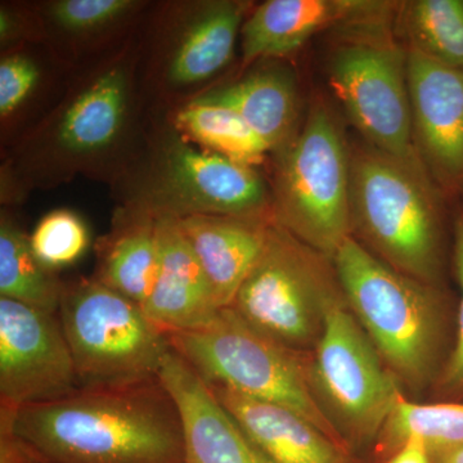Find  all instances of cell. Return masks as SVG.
<instances>
[{
    "mask_svg": "<svg viewBox=\"0 0 463 463\" xmlns=\"http://www.w3.org/2000/svg\"><path fill=\"white\" fill-rule=\"evenodd\" d=\"M14 429L51 463H185L181 416L158 379L20 408Z\"/></svg>",
    "mask_w": 463,
    "mask_h": 463,
    "instance_id": "1",
    "label": "cell"
},
{
    "mask_svg": "<svg viewBox=\"0 0 463 463\" xmlns=\"http://www.w3.org/2000/svg\"><path fill=\"white\" fill-rule=\"evenodd\" d=\"M446 194L419 157L364 141L350 156V231L371 254L417 281L439 286L446 263Z\"/></svg>",
    "mask_w": 463,
    "mask_h": 463,
    "instance_id": "2",
    "label": "cell"
},
{
    "mask_svg": "<svg viewBox=\"0 0 463 463\" xmlns=\"http://www.w3.org/2000/svg\"><path fill=\"white\" fill-rule=\"evenodd\" d=\"M332 264L347 307L399 383L417 392L437 381L446 343L440 288L398 272L352 236Z\"/></svg>",
    "mask_w": 463,
    "mask_h": 463,
    "instance_id": "3",
    "label": "cell"
},
{
    "mask_svg": "<svg viewBox=\"0 0 463 463\" xmlns=\"http://www.w3.org/2000/svg\"><path fill=\"white\" fill-rule=\"evenodd\" d=\"M138 61L127 45L75 79L56 109L21 142L20 163L29 181L99 172L118 155L133 128Z\"/></svg>",
    "mask_w": 463,
    "mask_h": 463,
    "instance_id": "4",
    "label": "cell"
},
{
    "mask_svg": "<svg viewBox=\"0 0 463 463\" xmlns=\"http://www.w3.org/2000/svg\"><path fill=\"white\" fill-rule=\"evenodd\" d=\"M350 156L339 116L317 99L297 136L277 154L270 183L273 221L331 261L352 236Z\"/></svg>",
    "mask_w": 463,
    "mask_h": 463,
    "instance_id": "5",
    "label": "cell"
},
{
    "mask_svg": "<svg viewBox=\"0 0 463 463\" xmlns=\"http://www.w3.org/2000/svg\"><path fill=\"white\" fill-rule=\"evenodd\" d=\"M341 295L330 259L273 221L230 307L276 345L309 355L321 339L328 307Z\"/></svg>",
    "mask_w": 463,
    "mask_h": 463,
    "instance_id": "6",
    "label": "cell"
},
{
    "mask_svg": "<svg viewBox=\"0 0 463 463\" xmlns=\"http://www.w3.org/2000/svg\"><path fill=\"white\" fill-rule=\"evenodd\" d=\"M79 388L114 389L158 379L169 334L142 306L99 279L66 283L58 309Z\"/></svg>",
    "mask_w": 463,
    "mask_h": 463,
    "instance_id": "7",
    "label": "cell"
},
{
    "mask_svg": "<svg viewBox=\"0 0 463 463\" xmlns=\"http://www.w3.org/2000/svg\"><path fill=\"white\" fill-rule=\"evenodd\" d=\"M169 341L174 352L212 388L289 408L347 448L313 392L307 355L276 345L231 307L222 309L214 321L199 330L170 332Z\"/></svg>",
    "mask_w": 463,
    "mask_h": 463,
    "instance_id": "8",
    "label": "cell"
},
{
    "mask_svg": "<svg viewBox=\"0 0 463 463\" xmlns=\"http://www.w3.org/2000/svg\"><path fill=\"white\" fill-rule=\"evenodd\" d=\"M309 356L310 386L347 448L355 456L373 449L403 394L344 295L328 307L321 339Z\"/></svg>",
    "mask_w": 463,
    "mask_h": 463,
    "instance_id": "9",
    "label": "cell"
},
{
    "mask_svg": "<svg viewBox=\"0 0 463 463\" xmlns=\"http://www.w3.org/2000/svg\"><path fill=\"white\" fill-rule=\"evenodd\" d=\"M392 23L341 32L327 61L335 99L364 141L394 156L416 157L412 143L408 50Z\"/></svg>",
    "mask_w": 463,
    "mask_h": 463,
    "instance_id": "10",
    "label": "cell"
},
{
    "mask_svg": "<svg viewBox=\"0 0 463 463\" xmlns=\"http://www.w3.org/2000/svg\"><path fill=\"white\" fill-rule=\"evenodd\" d=\"M161 139L145 191L129 205L175 218L273 219L270 184L255 166L196 147L175 129Z\"/></svg>",
    "mask_w": 463,
    "mask_h": 463,
    "instance_id": "11",
    "label": "cell"
},
{
    "mask_svg": "<svg viewBox=\"0 0 463 463\" xmlns=\"http://www.w3.org/2000/svg\"><path fill=\"white\" fill-rule=\"evenodd\" d=\"M79 388L58 315L0 298V404L52 403Z\"/></svg>",
    "mask_w": 463,
    "mask_h": 463,
    "instance_id": "12",
    "label": "cell"
},
{
    "mask_svg": "<svg viewBox=\"0 0 463 463\" xmlns=\"http://www.w3.org/2000/svg\"><path fill=\"white\" fill-rule=\"evenodd\" d=\"M408 88L417 157L447 199L463 196V70L408 51Z\"/></svg>",
    "mask_w": 463,
    "mask_h": 463,
    "instance_id": "13",
    "label": "cell"
},
{
    "mask_svg": "<svg viewBox=\"0 0 463 463\" xmlns=\"http://www.w3.org/2000/svg\"><path fill=\"white\" fill-rule=\"evenodd\" d=\"M398 7L399 2L381 0H267L241 29L242 66L286 56L328 30L392 23Z\"/></svg>",
    "mask_w": 463,
    "mask_h": 463,
    "instance_id": "14",
    "label": "cell"
},
{
    "mask_svg": "<svg viewBox=\"0 0 463 463\" xmlns=\"http://www.w3.org/2000/svg\"><path fill=\"white\" fill-rule=\"evenodd\" d=\"M251 3L212 0L191 5L167 32L160 57V84L173 91L200 88L233 57Z\"/></svg>",
    "mask_w": 463,
    "mask_h": 463,
    "instance_id": "15",
    "label": "cell"
},
{
    "mask_svg": "<svg viewBox=\"0 0 463 463\" xmlns=\"http://www.w3.org/2000/svg\"><path fill=\"white\" fill-rule=\"evenodd\" d=\"M158 380L181 416L185 463H270L173 347L164 358Z\"/></svg>",
    "mask_w": 463,
    "mask_h": 463,
    "instance_id": "16",
    "label": "cell"
},
{
    "mask_svg": "<svg viewBox=\"0 0 463 463\" xmlns=\"http://www.w3.org/2000/svg\"><path fill=\"white\" fill-rule=\"evenodd\" d=\"M156 216L160 261L143 309L167 334L199 330L214 321L222 309L178 219Z\"/></svg>",
    "mask_w": 463,
    "mask_h": 463,
    "instance_id": "17",
    "label": "cell"
},
{
    "mask_svg": "<svg viewBox=\"0 0 463 463\" xmlns=\"http://www.w3.org/2000/svg\"><path fill=\"white\" fill-rule=\"evenodd\" d=\"M210 389L270 463H364L289 408L230 389Z\"/></svg>",
    "mask_w": 463,
    "mask_h": 463,
    "instance_id": "18",
    "label": "cell"
},
{
    "mask_svg": "<svg viewBox=\"0 0 463 463\" xmlns=\"http://www.w3.org/2000/svg\"><path fill=\"white\" fill-rule=\"evenodd\" d=\"M176 219L199 259L219 307H230L263 249L273 219L219 215Z\"/></svg>",
    "mask_w": 463,
    "mask_h": 463,
    "instance_id": "19",
    "label": "cell"
},
{
    "mask_svg": "<svg viewBox=\"0 0 463 463\" xmlns=\"http://www.w3.org/2000/svg\"><path fill=\"white\" fill-rule=\"evenodd\" d=\"M192 99L233 109L276 154L294 139L301 125L297 76L283 63L261 65Z\"/></svg>",
    "mask_w": 463,
    "mask_h": 463,
    "instance_id": "20",
    "label": "cell"
},
{
    "mask_svg": "<svg viewBox=\"0 0 463 463\" xmlns=\"http://www.w3.org/2000/svg\"><path fill=\"white\" fill-rule=\"evenodd\" d=\"M158 261L157 216L128 205L100 241L94 279L143 306L156 282Z\"/></svg>",
    "mask_w": 463,
    "mask_h": 463,
    "instance_id": "21",
    "label": "cell"
},
{
    "mask_svg": "<svg viewBox=\"0 0 463 463\" xmlns=\"http://www.w3.org/2000/svg\"><path fill=\"white\" fill-rule=\"evenodd\" d=\"M410 439L421 441L431 461L463 448V402L414 403L402 395L373 448L383 463Z\"/></svg>",
    "mask_w": 463,
    "mask_h": 463,
    "instance_id": "22",
    "label": "cell"
},
{
    "mask_svg": "<svg viewBox=\"0 0 463 463\" xmlns=\"http://www.w3.org/2000/svg\"><path fill=\"white\" fill-rule=\"evenodd\" d=\"M66 283L33 254L30 236L5 213L0 221V298L57 315Z\"/></svg>",
    "mask_w": 463,
    "mask_h": 463,
    "instance_id": "23",
    "label": "cell"
},
{
    "mask_svg": "<svg viewBox=\"0 0 463 463\" xmlns=\"http://www.w3.org/2000/svg\"><path fill=\"white\" fill-rule=\"evenodd\" d=\"M173 127L200 147L248 165L257 166L270 154L242 116L224 106L187 100L174 114Z\"/></svg>",
    "mask_w": 463,
    "mask_h": 463,
    "instance_id": "24",
    "label": "cell"
},
{
    "mask_svg": "<svg viewBox=\"0 0 463 463\" xmlns=\"http://www.w3.org/2000/svg\"><path fill=\"white\" fill-rule=\"evenodd\" d=\"M395 24L408 51L463 70V0L399 2Z\"/></svg>",
    "mask_w": 463,
    "mask_h": 463,
    "instance_id": "25",
    "label": "cell"
},
{
    "mask_svg": "<svg viewBox=\"0 0 463 463\" xmlns=\"http://www.w3.org/2000/svg\"><path fill=\"white\" fill-rule=\"evenodd\" d=\"M142 3L133 0H57L42 8L41 23L72 41L103 36L133 16Z\"/></svg>",
    "mask_w": 463,
    "mask_h": 463,
    "instance_id": "26",
    "label": "cell"
},
{
    "mask_svg": "<svg viewBox=\"0 0 463 463\" xmlns=\"http://www.w3.org/2000/svg\"><path fill=\"white\" fill-rule=\"evenodd\" d=\"M47 84V70L35 54L18 47L0 61V120L2 129L16 127Z\"/></svg>",
    "mask_w": 463,
    "mask_h": 463,
    "instance_id": "27",
    "label": "cell"
},
{
    "mask_svg": "<svg viewBox=\"0 0 463 463\" xmlns=\"http://www.w3.org/2000/svg\"><path fill=\"white\" fill-rule=\"evenodd\" d=\"M30 245L38 260L56 272L83 257L90 245V233L76 213L58 209L39 221L30 234Z\"/></svg>",
    "mask_w": 463,
    "mask_h": 463,
    "instance_id": "28",
    "label": "cell"
},
{
    "mask_svg": "<svg viewBox=\"0 0 463 463\" xmlns=\"http://www.w3.org/2000/svg\"><path fill=\"white\" fill-rule=\"evenodd\" d=\"M453 260L457 279L461 288L455 345L447 356L435 388L441 397L450 402H463V210H458L453 219Z\"/></svg>",
    "mask_w": 463,
    "mask_h": 463,
    "instance_id": "29",
    "label": "cell"
},
{
    "mask_svg": "<svg viewBox=\"0 0 463 463\" xmlns=\"http://www.w3.org/2000/svg\"><path fill=\"white\" fill-rule=\"evenodd\" d=\"M16 408L0 404V463H51L27 439L14 429Z\"/></svg>",
    "mask_w": 463,
    "mask_h": 463,
    "instance_id": "30",
    "label": "cell"
},
{
    "mask_svg": "<svg viewBox=\"0 0 463 463\" xmlns=\"http://www.w3.org/2000/svg\"><path fill=\"white\" fill-rule=\"evenodd\" d=\"M36 16H26L21 14L16 8L2 5L0 8V41L3 50H14L20 47L18 43L29 41L33 33L39 32L42 35L41 27L35 26Z\"/></svg>",
    "mask_w": 463,
    "mask_h": 463,
    "instance_id": "31",
    "label": "cell"
},
{
    "mask_svg": "<svg viewBox=\"0 0 463 463\" xmlns=\"http://www.w3.org/2000/svg\"><path fill=\"white\" fill-rule=\"evenodd\" d=\"M383 463H432L431 457L421 441L410 439L397 452Z\"/></svg>",
    "mask_w": 463,
    "mask_h": 463,
    "instance_id": "32",
    "label": "cell"
},
{
    "mask_svg": "<svg viewBox=\"0 0 463 463\" xmlns=\"http://www.w3.org/2000/svg\"><path fill=\"white\" fill-rule=\"evenodd\" d=\"M432 463H463V448L456 450V452L449 453V455L440 457Z\"/></svg>",
    "mask_w": 463,
    "mask_h": 463,
    "instance_id": "33",
    "label": "cell"
}]
</instances>
